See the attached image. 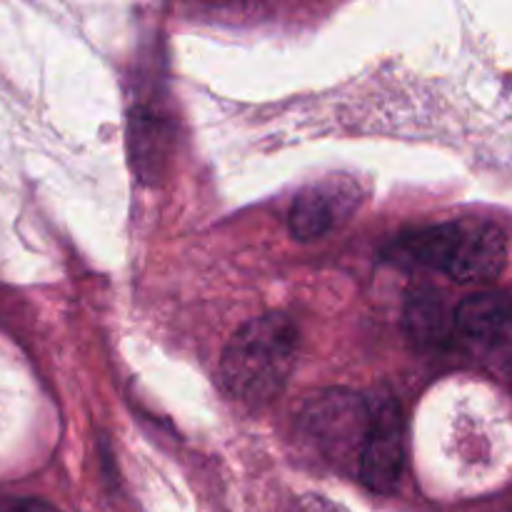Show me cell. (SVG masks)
<instances>
[{"instance_id":"1","label":"cell","mask_w":512,"mask_h":512,"mask_svg":"<svg viewBox=\"0 0 512 512\" xmlns=\"http://www.w3.org/2000/svg\"><path fill=\"white\" fill-rule=\"evenodd\" d=\"M298 360V325L283 313L248 320L225 345L220 375L230 395L265 405L288 385Z\"/></svg>"},{"instance_id":"2","label":"cell","mask_w":512,"mask_h":512,"mask_svg":"<svg viewBox=\"0 0 512 512\" xmlns=\"http://www.w3.org/2000/svg\"><path fill=\"white\" fill-rule=\"evenodd\" d=\"M398 258L433 268L458 283H488L508 265V238L495 223L453 220L413 230L395 240Z\"/></svg>"},{"instance_id":"3","label":"cell","mask_w":512,"mask_h":512,"mask_svg":"<svg viewBox=\"0 0 512 512\" xmlns=\"http://www.w3.org/2000/svg\"><path fill=\"white\" fill-rule=\"evenodd\" d=\"M295 425L328 463L360 473V460L373 425V405L360 395L325 390L305 398L295 413Z\"/></svg>"},{"instance_id":"4","label":"cell","mask_w":512,"mask_h":512,"mask_svg":"<svg viewBox=\"0 0 512 512\" xmlns=\"http://www.w3.org/2000/svg\"><path fill=\"white\" fill-rule=\"evenodd\" d=\"M405 468V423L395 400L373 405V425L360 460V480L375 493H393Z\"/></svg>"},{"instance_id":"5","label":"cell","mask_w":512,"mask_h":512,"mask_svg":"<svg viewBox=\"0 0 512 512\" xmlns=\"http://www.w3.org/2000/svg\"><path fill=\"white\" fill-rule=\"evenodd\" d=\"M355 190L345 180H325L300 190L290 208V233L298 240H318L328 235L355 208Z\"/></svg>"},{"instance_id":"6","label":"cell","mask_w":512,"mask_h":512,"mask_svg":"<svg viewBox=\"0 0 512 512\" xmlns=\"http://www.w3.org/2000/svg\"><path fill=\"white\" fill-rule=\"evenodd\" d=\"M455 330L473 348H503L512 340V298L500 290L470 295L455 310Z\"/></svg>"},{"instance_id":"7","label":"cell","mask_w":512,"mask_h":512,"mask_svg":"<svg viewBox=\"0 0 512 512\" xmlns=\"http://www.w3.org/2000/svg\"><path fill=\"white\" fill-rule=\"evenodd\" d=\"M405 328L413 340L423 345H443L455 328V320L448 318L443 298L433 290H420L408 300L405 308Z\"/></svg>"},{"instance_id":"8","label":"cell","mask_w":512,"mask_h":512,"mask_svg":"<svg viewBox=\"0 0 512 512\" xmlns=\"http://www.w3.org/2000/svg\"><path fill=\"white\" fill-rule=\"evenodd\" d=\"M0 512H58L38 498H0Z\"/></svg>"}]
</instances>
